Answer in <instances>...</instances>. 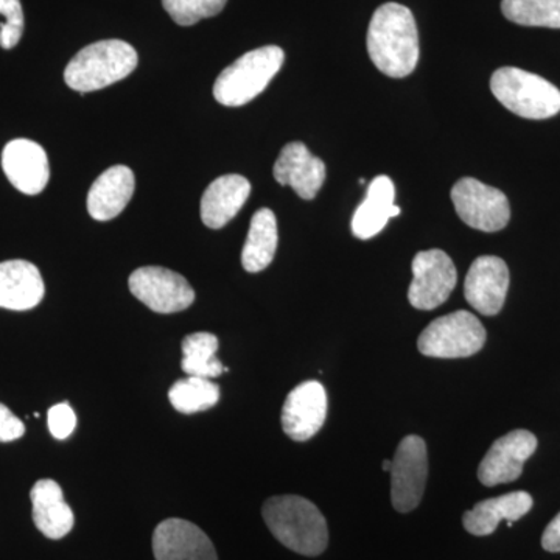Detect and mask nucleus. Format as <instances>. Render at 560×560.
Returning <instances> with one entry per match:
<instances>
[{"instance_id":"f257e3e1","label":"nucleus","mask_w":560,"mask_h":560,"mask_svg":"<svg viewBox=\"0 0 560 560\" xmlns=\"http://www.w3.org/2000/svg\"><path fill=\"white\" fill-rule=\"evenodd\" d=\"M368 51L375 68L393 79L415 72L419 61V33L415 16L400 3H385L372 16Z\"/></svg>"},{"instance_id":"f03ea898","label":"nucleus","mask_w":560,"mask_h":560,"mask_svg":"<svg viewBox=\"0 0 560 560\" xmlns=\"http://www.w3.org/2000/svg\"><path fill=\"white\" fill-rule=\"evenodd\" d=\"M272 536L291 551L319 556L329 544L326 518L318 508L298 495L272 497L261 510Z\"/></svg>"},{"instance_id":"7ed1b4c3","label":"nucleus","mask_w":560,"mask_h":560,"mask_svg":"<svg viewBox=\"0 0 560 560\" xmlns=\"http://www.w3.org/2000/svg\"><path fill=\"white\" fill-rule=\"evenodd\" d=\"M138 51L120 39L98 40L81 49L65 70L70 90L81 94L105 90L138 68Z\"/></svg>"},{"instance_id":"20e7f679","label":"nucleus","mask_w":560,"mask_h":560,"mask_svg":"<svg viewBox=\"0 0 560 560\" xmlns=\"http://www.w3.org/2000/svg\"><path fill=\"white\" fill-rule=\"evenodd\" d=\"M283 61L285 54L278 46L248 51L220 73L213 84V97L231 108L246 105L267 90Z\"/></svg>"},{"instance_id":"39448f33","label":"nucleus","mask_w":560,"mask_h":560,"mask_svg":"<svg viewBox=\"0 0 560 560\" xmlns=\"http://www.w3.org/2000/svg\"><path fill=\"white\" fill-rule=\"evenodd\" d=\"M497 101L523 119L544 120L560 113V91L536 73L501 68L490 79Z\"/></svg>"},{"instance_id":"423d86ee","label":"nucleus","mask_w":560,"mask_h":560,"mask_svg":"<svg viewBox=\"0 0 560 560\" xmlns=\"http://www.w3.org/2000/svg\"><path fill=\"white\" fill-rule=\"evenodd\" d=\"M486 329L474 313L453 312L441 316L420 334V353L433 359H467L486 345Z\"/></svg>"},{"instance_id":"0eeeda50","label":"nucleus","mask_w":560,"mask_h":560,"mask_svg":"<svg viewBox=\"0 0 560 560\" xmlns=\"http://www.w3.org/2000/svg\"><path fill=\"white\" fill-rule=\"evenodd\" d=\"M452 201L467 226L482 232H499L511 219L510 201L503 191L475 178H463L453 186Z\"/></svg>"},{"instance_id":"6e6552de","label":"nucleus","mask_w":560,"mask_h":560,"mask_svg":"<svg viewBox=\"0 0 560 560\" xmlns=\"http://www.w3.org/2000/svg\"><path fill=\"white\" fill-rule=\"evenodd\" d=\"M390 474V500L396 511H415L425 492L429 453L425 441L416 434L404 438L394 455Z\"/></svg>"},{"instance_id":"1a4fd4ad","label":"nucleus","mask_w":560,"mask_h":560,"mask_svg":"<svg viewBox=\"0 0 560 560\" xmlns=\"http://www.w3.org/2000/svg\"><path fill=\"white\" fill-rule=\"evenodd\" d=\"M458 282L455 264L444 250H422L412 260L408 301L418 311H434L451 298Z\"/></svg>"},{"instance_id":"9d476101","label":"nucleus","mask_w":560,"mask_h":560,"mask_svg":"<svg viewBox=\"0 0 560 560\" xmlns=\"http://www.w3.org/2000/svg\"><path fill=\"white\" fill-rule=\"evenodd\" d=\"M128 285L136 300L162 315L186 311L195 301V291L186 278L167 268H139L131 272Z\"/></svg>"},{"instance_id":"9b49d317","label":"nucleus","mask_w":560,"mask_h":560,"mask_svg":"<svg viewBox=\"0 0 560 560\" xmlns=\"http://www.w3.org/2000/svg\"><path fill=\"white\" fill-rule=\"evenodd\" d=\"M537 438L530 431L514 430L493 442L478 467V480L489 488L521 478L523 466L534 455Z\"/></svg>"},{"instance_id":"f8f14e48","label":"nucleus","mask_w":560,"mask_h":560,"mask_svg":"<svg viewBox=\"0 0 560 560\" xmlns=\"http://www.w3.org/2000/svg\"><path fill=\"white\" fill-rule=\"evenodd\" d=\"M327 418V393L319 382L301 383L287 396L282 408V429L293 441L312 440Z\"/></svg>"},{"instance_id":"ddd939ff","label":"nucleus","mask_w":560,"mask_h":560,"mask_svg":"<svg viewBox=\"0 0 560 560\" xmlns=\"http://www.w3.org/2000/svg\"><path fill=\"white\" fill-rule=\"evenodd\" d=\"M510 289V270L503 259L482 256L471 264L464 282V296L481 315H499Z\"/></svg>"},{"instance_id":"4468645a","label":"nucleus","mask_w":560,"mask_h":560,"mask_svg":"<svg viewBox=\"0 0 560 560\" xmlns=\"http://www.w3.org/2000/svg\"><path fill=\"white\" fill-rule=\"evenodd\" d=\"M156 560H219L205 530L180 518H168L153 534Z\"/></svg>"},{"instance_id":"2eb2a0df","label":"nucleus","mask_w":560,"mask_h":560,"mask_svg":"<svg viewBox=\"0 0 560 560\" xmlns=\"http://www.w3.org/2000/svg\"><path fill=\"white\" fill-rule=\"evenodd\" d=\"M2 167L10 183L25 195L40 194L50 179L49 158L33 140L14 139L7 143Z\"/></svg>"},{"instance_id":"dca6fc26","label":"nucleus","mask_w":560,"mask_h":560,"mask_svg":"<svg viewBox=\"0 0 560 560\" xmlns=\"http://www.w3.org/2000/svg\"><path fill=\"white\" fill-rule=\"evenodd\" d=\"M272 173L280 186H290L302 200H313L326 180V164L304 143L291 142L280 151Z\"/></svg>"},{"instance_id":"f3484780","label":"nucleus","mask_w":560,"mask_h":560,"mask_svg":"<svg viewBox=\"0 0 560 560\" xmlns=\"http://www.w3.org/2000/svg\"><path fill=\"white\" fill-rule=\"evenodd\" d=\"M46 287L35 265L27 260L0 264V308L24 312L43 301Z\"/></svg>"},{"instance_id":"a211bd4d","label":"nucleus","mask_w":560,"mask_h":560,"mask_svg":"<svg viewBox=\"0 0 560 560\" xmlns=\"http://www.w3.org/2000/svg\"><path fill=\"white\" fill-rule=\"evenodd\" d=\"M136 189L135 173L127 165H114L103 172L88 194V210L92 219L108 221L119 217Z\"/></svg>"},{"instance_id":"6ab92c4d","label":"nucleus","mask_w":560,"mask_h":560,"mask_svg":"<svg viewBox=\"0 0 560 560\" xmlns=\"http://www.w3.org/2000/svg\"><path fill=\"white\" fill-rule=\"evenodd\" d=\"M250 194L249 180L242 175H224L213 180L201 198V220L210 230H221L238 212Z\"/></svg>"},{"instance_id":"aec40b11","label":"nucleus","mask_w":560,"mask_h":560,"mask_svg":"<svg viewBox=\"0 0 560 560\" xmlns=\"http://www.w3.org/2000/svg\"><path fill=\"white\" fill-rule=\"evenodd\" d=\"M394 200L396 187L389 176L381 175L372 180L366 200L353 213V235L361 241H368L385 230L390 219L400 215V208Z\"/></svg>"},{"instance_id":"412c9836","label":"nucleus","mask_w":560,"mask_h":560,"mask_svg":"<svg viewBox=\"0 0 560 560\" xmlns=\"http://www.w3.org/2000/svg\"><path fill=\"white\" fill-rule=\"evenodd\" d=\"M33 522L51 540L68 536L75 525V515L65 501L61 486L54 480L35 482L31 492Z\"/></svg>"},{"instance_id":"4be33fe9","label":"nucleus","mask_w":560,"mask_h":560,"mask_svg":"<svg viewBox=\"0 0 560 560\" xmlns=\"http://www.w3.org/2000/svg\"><path fill=\"white\" fill-rule=\"evenodd\" d=\"M530 508H533V497L523 490L485 500L464 514V528L474 536H490L499 528L501 521H506L508 526H512V523L525 517Z\"/></svg>"},{"instance_id":"5701e85b","label":"nucleus","mask_w":560,"mask_h":560,"mask_svg":"<svg viewBox=\"0 0 560 560\" xmlns=\"http://www.w3.org/2000/svg\"><path fill=\"white\" fill-rule=\"evenodd\" d=\"M278 220L270 209H259L250 220L248 237L242 250V265L248 272L270 267L278 249Z\"/></svg>"},{"instance_id":"b1692460","label":"nucleus","mask_w":560,"mask_h":560,"mask_svg":"<svg viewBox=\"0 0 560 560\" xmlns=\"http://www.w3.org/2000/svg\"><path fill=\"white\" fill-rule=\"evenodd\" d=\"M219 338L208 331L191 334L183 340L184 359L180 368L191 377L215 378L224 368L217 359Z\"/></svg>"},{"instance_id":"393cba45","label":"nucleus","mask_w":560,"mask_h":560,"mask_svg":"<svg viewBox=\"0 0 560 560\" xmlns=\"http://www.w3.org/2000/svg\"><path fill=\"white\" fill-rule=\"evenodd\" d=\"M168 399L176 411L194 415L215 407L220 400V388L210 378L189 377L178 381L168 390Z\"/></svg>"},{"instance_id":"a878e982","label":"nucleus","mask_w":560,"mask_h":560,"mask_svg":"<svg viewBox=\"0 0 560 560\" xmlns=\"http://www.w3.org/2000/svg\"><path fill=\"white\" fill-rule=\"evenodd\" d=\"M501 11L514 24L560 28V0H503Z\"/></svg>"},{"instance_id":"bb28decb","label":"nucleus","mask_w":560,"mask_h":560,"mask_svg":"<svg viewBox=\"0 0 560 560\" xmlns=\"http://www.w3.org/2000/svg\"><path fill=\"white\" fill-rule=\"evenodd\" d=\"M226 3L228 0H162V5L172 20L183 27H190L206 18L217 16Z\"/></svg>"},{"instance_id":"cd10ccee","label":"nucleus","mask_w":560,"mask_h":560,"mask_svg":"<svg viewBox=\"0 0 560 560\" xmlns=\"http://www.w3.org/2000/svg\"><path fill=\"white\" fill-rule=\"evenodd\" d=\"M0 14L5 16V22L0 24V47L10 50L18 46L24 33L21 0H0Z\"/></svg>"},{"instance_id":"c85d7f7f","label":"nucleus","mask_w":560,"mask_h":560,"mask_svg":"<svg viewBox=\"0 0 560 560\" xmlns=\"http://www.w3.org/2000/svg\"><path fill=\"white\" fill-rule=\"evenodd\" d=\"M47 423H49V430L55 440H68L70 434L75 431V411L70 408L68 401L55 405L47 415Z\"/></svg>"},{"instance_id":"c756f323","label":"nucleus","mask_w":560,"mask_h":560,"mask_svg":"<svg viewBox=\"0 0 560 560\" xmlns=\"http://www.w3.org/2000/svg\"><path fill=\"white\" fill-rule=\"evenodd\" d=\"M25 425L9 407L0 404V442H11L24 436Z\"/></svg>"},{"instance_id":"7c9ffc66","label":"nucleus","mask_w":560,"mask_h":560,"mask_svg":"<svg viewBox=\"0 0 560 560\" xmlns=\"http://www.w3.org/2000/svg\"><path fill=\"white\" fill-rule=\"evenodd\" d=\"M541 547L545 551L560 552V512L545 529Z\"/></svg>"},{"instance_id":"2f4dec72","label":"nucleus","mask_w":560,"mask_h":560,"mask_svg":"<svg viewBox=\"0 0 560 560\" xmlns=\"http://www.w3.org/2000/svg\"><path fill=\"white\" fill-rule=\"evenodd\" d=\"M383 470L389 471L390 467H393V460L385 459L383 460Z\"/></svg>"}]
</instances>
